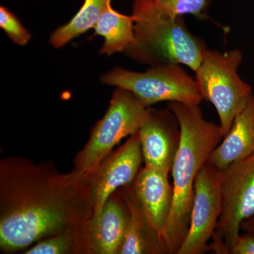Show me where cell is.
<instances>
[{
	"label": "cell",
	"mask_w": 254,
	"mask_h": 254,
	"mask_svg": "<svg viewBox=\"0 0 254 254\" xmlns=\"http://www.w3.org/2000/svg\"><path fill=\"white\" fill-rule=\"evenodd\" d=\"M85 224L39 241L34 247L30 248L23 254H88L85 237Z\"/></svg>",
	"instance_id": "obj_17"
},
{
	"label": "cell",
	"mask_w": 254,
	"mask_h": 254,
	"mask_svg": "<svg viewBox=\"0 0 254 254\" xmlns=\"http://www.w3.org/2000/svg\"><path fill=\"white\" fill-rule=\"evenodd\" d=\"M254 153V94L236 118L228 133L213 150L207 163L219 170Z\"/></svg>",
	"instance_id": "obj_13"
},
{
	"label": "cell",
	"mask_w": 254,
	"mask_h": 254,
	"mask_svg": "<svg viewBox=\"0 0 254 254\" xmlns=\"http://www.w3.org/2000/svg\"><path fill=\"white\" fill-rule=\"evenodd\" d=\"M160 9L175 15L190 14L203 20L208 18L210 0H152Z\"/></svg>",
	"instance_id": "obj_18"
},
{
	"label": "cell",
	"mask_w": 254,
	"mask_h": 254,
	"mask_svg": "<svg viewBox=\"0 0 254 254\" xmlns=\"http://www.w3.org/2000/svg\"><path fill=\"white\" fill-rule=\"evenodd\" d=\"M134 39L125 52L150 66L184 64L195 71L208 51L205 42L192 34L184 16L160 9L152 0H133Z\"/></svg>",
	"instance_id": "obj_3"
},
{
	"label": "cell",
	"mask_w": 254,
	"mask_h": 254,
	"mask_svg": "<svg viewBox=\"0 0 254 254\" xmlns=\"http://www.w3.org/2000/svg\"><path fill=\"white\" fill-rule=\"evenodd\" d=\"M93 28L95 36L104 38L101 54L112 55L125 52L134 39L133 16L118 12L111 3L105 7Z\"/></svg>",
	"instance_id": "obj_15"
},
{
	"label": "cell",
	"mask_w": 254,
	"mask_h": 254,
	"mask_svg": "<svg viewBox=\"0 0 254 254\" xmlns=\"http://www.w3.org/2000/svg\"><path fill=\"white\" fill-rule=\"evenodd\" d=\"M222 209L221 173L207 163L195 179L190 229L177 254L208 252V242L216 229Z\"/></svg>",
	"instance_id": "obj_8"
},
{
	"label": "cell",
	"mask_w": 254,
	"mask_h": 254,
	"mask_svg": "<svg viewBox=\"0 0 254 254\" xmlns=\"http://www.w3.org/2000/svg\"><path fill=\"white\" fill-rule=\"evenodd\" d=\"M89 174L48 163L0 162V247L6 252L84 225L93 216Z\"/></svg>",
	"instance_id": "obj_1"
},
{
	"label": "cell",
	"mask_w": 254,
	"mask_h": 254,
	"mask_svg": "<svg viewBox=\"0 0 254 254\" xmlns=\"http://www.w3.org/2000/svg\"><path fill=\"white\" fill-rule=\"evenodd\" d=\"M145 166L169 175L180 142V127L170 108L148 113L138 129Z\"/></svg>",
	"instance_id": "obj_10"
},
{
	"label": "cell",
	"mask_w": 254,
	"mask_h": 254,
	"mask_svg": "<svg viewBox=\"0 0 254 254\" xmlns=\"http://www.w3.org/2000/svg\"><path fill=\"white\" fill-rule=\"evenodd\" d=\"M243 59L240 50L225 53L208 50L195 71L198 91L203 100L215 107L224 136L254 95L252 86L237 72Z\"/></svg>",
	"instance_id": "obj_4"
},
{
	"label": "cell",
	"mask_w": 254,
	"mask_h": 254,
	"mask_svg": "<svg viewBox=\"0 0 254 254\" xmlns=\"http://www.w3.org/2000/svg\"><path fill=\"white\" fill-rule=\"evenodd\" d=\"M112 0H84L78 12L69 22L60 26L50 37V45L60 48L73 38L94 28L98 18Z\"/></svg>",
	"instance_id": "obj_16"
},
{
	"label": "cell",
	"mask_w": 254,
	"mask_h": 254,
	"mask_svg": "<svg viewBox=\"0 0 254 254\" xmlns=\"http://www.w3.org/2000/svg\"><path fill=\"white\" fill-rule=\"evenodd\" d=\"M180 127V142L171 172L173 203L161 232L168 254H177L190 222L195 179L224 135L220 125L203 118L199 105L170 103Z\"/></svg>",
	"instance_id": "obj_2"
},
{
	"label": "cell",
	"mask_w": 254,
	"mask_h": 254,
	"mask_svg": "<svg viewBox=\"0 0 254 254\" xmlns=\"http://www.w3.org/2000/svg\"><path fill=\"white\" fill-rule=\"evenodd\" d=\"M222 209L208 252L230 254L241 223L254 214V153L220 170Z\"/></svg>",
	"instance_id": "obj_7"
},
{
	"label": "cell",
	"mask_w": 254,
	"mask_h": 254,
	"mask_svg": "<svg viewBox=\"0 0 254 254\" xmlns=\"http://www.w3.org/2000/svg\"><path fill=\"white\" fill-rule=\"evenodd\" d=\"M230 254H254V236L249 232L240 235Z\"/></svg>",
	"instance_id": "obj_20"
},
{
	"label": "cell",
	"mask_w": 254,
	"mask_h": 254,
	"mask_svg": "<svg viewBox=\"0 0 254 254\" xmlns=\"http://www.w3.org/2000/svg\"><path fill=\"white\" fill-rule=\"evenodd\" d=\"M131 185L120 188L126 202L128 220L119 254H168L161 234L150 225L132 192Z\"/></svg>",
	"instance_id": "obj_14"
},
{
	"label": "cell",
	"mask_w": 254,
	"mask_h": 254,
	"mask_svg": "<svg viewBox=\"0 0 254 254\" xmlns=\"http://www.w3.org/2000/svg\"><path fill=\"white\" fill-rule=\"evenodd\" d=\"M131 187L150 225L161 234L173 203V187L169 175L145 166L138 172Z\"/></svg>",
	"instance_id": "obj_12"
},
{
	"label": "cell",
	"mask_w": 254,
	"mask_h": 254,
	"mask_svg": "<svg viewBox=\"0 0 254 254\" xmlns=\"http://www.w3.org/2000/svg\"><path fill=\"white\" fill-rule=\"evenodd\" d=\"M100 78L105 84L131 92L146 107L163 101L199 105L203 100L196 81L180 64L151 66L145 72L116 67Z\"/></svg>",
	"instance_id": "obj_6"
},
{
	"label": "cell",
	"mask_w": 254,
	"mask_h": 254,
	"mask_svg": "<svg viewBox=\"0 0 254 254\" xmlns=\"http://www.w3.org/2000/svg\"><path fill=\"white\" fill-rule=\"evenodd\" d=\"M143 158L138 132L125 144L111 152L89 174L93 216L98 215L110 195L123 187L131 185L141 170Z\"/></svg>",
	"instance_id": "obj_9"
},
{
	"label": "cell",
	"mask_w": 254,
	"mask_h": 254,
	"mask_svg": "<svg viewBox=\"0 0 254 254\" xmlns=\"http://www.w3.org/2000/svg\"><path fill=\"white\" fill-rule=\"evenodd\" d=\"M128 220L126 202L120 193H113L98 215L85 224L88 254H119Z\"/></svg>",
	"instance_id": "obj_11"
},
{
	"label": "cell",
	"mask_w": 254,
	"mask_h": 254,
	"mask_svg": "<svg viewBox=\"0 0 254 254\" xmlns=\"http://www.w3.org/2000/svg\"><path fill=\"white\" fill-rule=\"evenodd\" d=\"M0 27L18 46H26L31 39V33L23 26L16 15L4 6L0 7Z\"/></svg>",
	"instance_id": "obj_19"
},
{
	"label": "cell",
	"mask_w": 254,
	"mask_h": 254,
	"mask_svg": "<svg viewBox=\"0 0 254 254\" xmlns=\"http://www.w3.org/2000/svg\"><path fill=\"white\" fill-rule=\"evenodd\" d=\"M148 110L131 92L117 88L104 117L95 125L89 140L76 155L73 170L93 173L115 145L138 131Z\"/></svg>",
	"instance_id": "obj_5"
},
{
	"label": "cell",
	"mask_w": 254,
	"mask_h": 254,
	"mask_svg": "<svg viewBox=\"0 0 254 254\" xmlns=\"http://www.w3.org/2000/svg\"><path fill=\"white\" fill-rule=\"evenodd\" d=\"M241 231L249 232L254 236V214L241 223Z\"/></svg>",
	"instance_id": "obj_21"
}]
</instances>
